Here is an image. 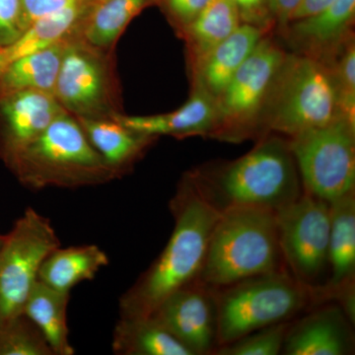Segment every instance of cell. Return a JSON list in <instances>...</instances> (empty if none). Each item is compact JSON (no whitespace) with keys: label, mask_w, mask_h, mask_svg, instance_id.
<instances>
[{"label":"cell","mask_w":355,"mask_h":355,"mask_svg":"<svg viewBox=\"0 0 355 355\" xmlns=\"http://www.w3.org/2000/svg\"><path fill=\"white\" fill-rule=\"evenodd\" d=\"M174 230L160 256L121 296L120 318L150 316L173 292L198 279L220 209L193 179L184 180L170 203Z\"/></svg>","instance_id":"1"},{"label":"cell","mask_w":355,"mask_h":355,"mask_svg":"<svg viewBox=\"0 0 355 355\" xmlns=\"http://www.w3.org/2000/svg\"><path fill=\"white\" fill-rule=\"evenodd\" d=\"M282 258L275 211L243 205L225 207L212 230L198 280L220 288L277 272Z\"/></svg>","instance_id":"2"},{"label":"cell","mask_w":355,"mask_h":355,"mask_svg":"<svg viewBox=\"0 0 355 355\" xmlns=\"http://www.w3.org/2000/svg\"><path fill=\"white\" fill-rule=\"evenodd\" d=\"M8 167L21 184L32 190L97 186L116 178L89 141L78 120L67 111Z\"/></svg>","instance_id":"3"},{"label":"cell","mask_w":355,"mask_h":355,"mask_svg":"<svg viewBox=\"0 0 355 355\" xmlns=\"http://www.w3.org/2000/svg\"><path fill=\"white\" fill-rule=\"evenodd\" d=\"M196 184L220 210L243 205L277 212L302 195L291 148L279 139L263 140L246 155L222 168L209 186Z\"/></svg>","instance_id":"4"},{"label":"cell","mask_w":355,"mask_h":355,"mask_svg":"<svg viewBox=\"0 0 355 355\" xmlns=\"http://www.w3.org/2000/svg\"><path fill=\"white\" fill-rule=\"evenodd\" d=\"M219 347L287 322L304 309L309 288L282 270L265 273L216 288Z\"/></svg>","instance_id":"5"},{"label":"cell","mask_w":355,"mask_h":355,"mask_svg":"<svg viewBox=\"0 0 355 355\" xmlns=\"http://www.w3.org/2000/svg\"><path fill=\"white\" fill-rule=\"evenodd\" d=\"M268 100V127L291 137L340 118L333 70L312 57H286Z\"/></svg>","instance_id":"6"},{"label":"cell","mask_w":355,"mask_h":355,"mask_svg":"<svg viewBox=\"0 0 355 355\" xmlns=\"http://www.w3.org/2000/svg\"><path fill=\"white\" fill-rule=\"evenodd\" d=\"M354 130L340 118L291 137L289 148L306 193L329 203L354 193Z\"/></svg>","instance_id":"7"},{"label":"cell","mask_w":355,"mask_h":355,"mask_svg":"<svg viewBox=\"0 0 355 355\" xmlns=\"http://www.w3.org/2000/svg\"><path fill=\"white\" fill-rule=\"evenodd\" d=\"M58 247L50 219L26 209L0 246V324L22 314L42 263Z\"/></svg>","instance_id":"8"},{"label":"cell","mask_w":355,"mask_h":355,"mask_svg":"<svg viewBox=\"0 0 355 355\" xmlns=\"http://www.w3.org/2000/svg\"><path fill=\"white\" fill-rule=\"evenodd\" d=\"M275 214L282 259L294 279L311 288L329 263L330 203L306 193Z\"/></svg>","instance_id":"9"},{"label":"cell","mask_w":355,"mask_h":355,"mask_svg":"<svg viewBox=\"0 0 355 355\" xmlns=\"http://www.w3.org/2000/svg\"><path fill=\"white\" fill-rule=\"evenodd\" d=\"M78 33L67 42L53 95L76 118H109L116 112L111 64Z\"/></svg>","instance_id":"10"},{"label":"cell","mask_w":355,"mask_h":355,"mask_svg":"<svg viewBox=\"0 0 355 355\" xmlns=\"http://www.w3.org/2000/svg\"><path fill=\"white\" fill-rule=\"evenodd\" d=\"M286 55L270 40L261 39L217 98L219 135L234 139L258 118L270 97Z\"/></svg>","instance_id":"11"},{"label":"cell","mask_w":355,"mask_h":355,"mask_svg":"<svg viewBox=\"0 0 355 355\" xmlns=\"http://www.w3.org/2000/svg\"><path fill=\"white\" fill-rule=\"evenodd\" d=\"M150 316L191 355L211 354L219 347L216 288L198 279L170 294Z\"/></svg>","instance_id":"12"},{"label":"cell","mask_w":355,"mask_h":355,"mask_svg":"<svg viewBox=\"0 0 355 355\" xmlns=\"http://www.w3.org/2000/svg\"><path fill=\"white\" fill-rule=\"evenodd\" d=\"M64 112L51 93L26 90L0 96V157L6 164Z\"/></svg>","instance_id":"13"},{"label":"cell","mask_w":355,"mask_h":355,"mask_svg":"<svg viewBox=\"0 0 355 355\" xmlns=\"http://www.w3.org/2000/svg\"><path fill=\"white\" fill-rule=\"evenodd\" d=\"M111 118L144 137H191L217 133L219 110L217 99L198 83L190 99L171 113L153 116H128L116 112Z\"/></svg>","instance_id":"14"},{"label":"cell","mask_w":355,"mask_h":355,"mask_svg":"<svg viewBox=\"0 0 355 355\" xmlns=\"http://www.w3.org/2000/svg\"><path fill=\"white\" fill-rule=\"evenodd\" d=\"M352 322L340 306H326L289 326L282 354L347 355L354 350Z\"/></svg>","instance_id":"15"},{"label":"cell","mask_w":355,"mask_h":355,"mask_svg":"<svg viewBox=\"0 0 355 355\" xmlns=\"http://www.w3.org/2000/svg\"><path fill=\"white\" fill-rule=\"evenodd\" d=\"M91 7L86 0H74L62 10L34 21L12 44L0 49V70L17 58L77 34Z\"/></svg>","instance_id":"16"},{"label":"cell","mask_w":355,"mask_h":355,"mask_svg":"<svg viewBox=\"0 0 355 355\" xmlns=\"http://www.w3.org/2000/svg\"><path fill=\"white\" fill-rule=\"evenodd\" d=\"M263 33L261 28L241 23L196 69L198 83L217 99L260 43Z\"/></svg>","instance_id":"17"},{"label":"cell","mask_w":355,"mask_h":355,"mask_svg":"<svg viewBox=\"0 0 355 355\" xmlns=\"http://www.w3.org/2000/svg\"><path fill=\"white\" fill-rule=\"evenodd\" d=\"M86 137L116 177L137 161L153 137L128 130L113 118H76Z\"/></svg>","instance_id":"18"},{"label":"cell","mask_w":355,"mask_h":355,"mask_svg":"<svg viewBox=\"0 0 355 355\" xmlns=\"http://www.w3.org/2000/svg\"><path fill=\"white\" fill-rule=\"evenodd\" d=\"M331 230L329 265L331 277L323 289L333 296L345 284L354 282L355 272V197L350 193L330 202Z\"/></svg>","instance_id":"19"},{"label":"cell","mask_w":355,"mask_h":355,"mask_svg":"<svg viewBox=\"0 0 355 355\" xmlns=\"http://www.w3.org/2000/svg\"><path fill=\"white\" fill-rule=\"evenodd\" d=\"M70 292L58 291L38 279L33 286L23 314L38 327L53 355H73L67 326Z\"/></svg>","instance_id":"20"},{"label":"cell","mask_w":355,"mask_h":355,"mask_svg":"<svg viewBox=\"0 0 355 355\" xmlns=\"http://www.w3.org/2000/svg\"><path fill=\"white\" fill-rule=\"evenodd\" d=\"M70 38L17 58L4 67L0 70V96L26 90L53 94L62 55Z\"/></svg>","instance_id":"21"},{"label":"cell","mask_w":355,"mask_h":355,"mask_svg":"<svg viewBox=\"0 0 355 355\" xmlns=\"http://www.w3.org/2000/svg\"><path fill=\"white\" fill-rule=\"evenodd\" d=\"M108 265V254L97 245L58 247L42 263L38 279L58 291L70 292L80 282L94 279Z\"/></svg>","instance_id":"22"},{"label":"cell","mask_w":355,"mask_h":355,"mask_svg":"<svg viewBox=\"0 0 355 355\" xmlns=\"http://www.w3.org/2000/svg\"><path fill=\"white\" fill-rule=\"evenodd\" d=\"M112 349L119 355H191L155 318H120Z\"/></svg>","instance_id":"23"},{"label":"cell","mask_w":355,"mask_h":355,"mask_svg":"<svg viewBox=\"0 0 355 355\" xmlns=\"http://www.w3.org/2000/svg\"><path fill=\"white\" fill-rule=\"evenodd\" d=\"M157 0H104L91 7L79 29V37L107 53L113 48L133 18Z\"/></svg>","instance_id":"24"},{"label":"cell","mask_w":355,"mask_h":355,"mask_svg":"<svg viewBox=\"0 0 355 355\" xmlns=\"http://www.w3.org/2000/svg\"><path fill=\"white\" fill-rule=\"evenodd\" d=\"M241 23L237 8L230 0H210L193 22L184 29L195 69Z\"/></svg>","instance_id":"25"},{"label":"cell","mask_w":355,"mask_h":355,"mask_svg":"<svg viewBox=\"0 0 355 355\" xmlns=\"http://www.w3.org/2000/svg\"><path fill=\"white\" fill-rule=\"evenodd\" d=\"M354 15L355 0H334L314 15L291 22V35L299 43L324 48L342 38Z\"/></svg>","instance_id":"26"},{"label":"cell","mask_w":355,"mask_h":355,"mask_svg":"<svg viewBox=\"0 0 355 355\" xmlns=\"http://www.w3.org/2000/svg\"><path fill=\"white\" fill-rule=\"evenodd\" d=\"M0 355H53L43 334L25 314L0 324Z\"/></svg>","instance_id":"27"},{"label":"cell","mask_w":355,"mask_h":355,"mask_svg":"<svg viewBox=\"0 0 355 355\" xmlns=\"http://www.w3.org/2000/svg\"><path fill=\"white\" fill-rule=\"evenodd\" d=\"M287 322L270 324L252 331L234 342L217 347L218 355H277L282 354L287 331Z\"/></svg>","instance_id":"28"},{"label":"cell","mask_w":355,"mask_h":355,"mask_svg":"<svg viewBox=\"0 0 355 355\" xmlns=\"http://www.w3.org/2000/svg\"><path fill=\"white\" fill-rule=\"evenodd\" d=\"M340 118L355 128V48L354 43L345 46V53L333 70Z\"/></svg>","instance_id":"29"},{"label":"cell","mask_w":355,"mask_h":355,"mask_svg":"<svg viewBox=\"0 0 355 355\" xmlns=\"http://www.w3.org/2000/svg\"><path fill=\"white\" fill-rule=\"evenodd\" d=\"M23 31L21 0H0V49L12 44Z\"/></svg>","instance_id":"30"},{"label":"cell","mask_w":355,"mask_h":355,"mask_svg":"<svg viewBox=\"0 0 355 355\" xmlns=\"http://www.w3.org/2000/svg\"><path fill=\"white\" fill-rule=\"evenodd\" d=\"M210 0H157L158 6L178 26L184 29L207 6Z\"/></svg>","instance_id":"31"},{"label":"cell","mask_w":355,"mask_h":355,"mask_svg":"<svg viewBox=\"0 0 355 355\" xmlns=\"http://www.w3.org/2000/svg\"><path fill=\"white\" fill-rule=\"evenodd\" d=\"M237 8L240 19L245 24L256 26L263 30L273 20L268 0H230Z\"/></svg>","instance_id":"32"},{"label":"cell","mask_w":355,"mask_h":355,"mask_svg":"<svg viewBox=\"0 0 355 355\" xmlns=\"http://www.w3.org/2000/svg\"><path fill=\"white\" fill-rule=\"evenodd\" d=\"M73 1L74 0H21L24 30L34 21L58 12Z\"/></svg>","instance_id":"33"},{"label":"cell","mask_w":355,"mask_h":355,"mask_svg":"<svg viewBox=\"0 0 355 355\" xmlns=\"http://www.w3.org/2000/svg\"><path fill=\"white\" fill-rule=\"evenodd\" d=\"M300 2L301 0H268L273 20L277 21L280 29H286L291 25L292 16Z\"/></svg>","instance_id":"34"},{"label":"cell","mask_w":355,"mask_h":355,"mask_svg":"<svg viewBox=\"0 0 355 355\" xmlns=\"http://www.w3.org/2000/svg\"><path fill=\"white\" fill-rule=\"evenodd\" d=\"M334 0H301L300 4L292 16L291 22L314 15L319 11L323 10L324 7L328 6Z\"/></svg>","instance_id":"35"},{"label":"cell","mask_w":355,"mask_h":355,"mask_svg":"<svg viewBox=\"0 0 355 355\" xmlns=\"http://www.w3.org/2000/svg\"><path fill=\"white\" fill-rule=\"evenodd\" d=\"M91 6H94L96 4L101 3L104 0H86Z\"/></svg>","instance_id":"36"},{"label":"cell","mask_w":355,"mask_h":355,"mask_svg":"<svg viewBox=\"0 0 355 355\" xmlns=\"http://www.w3.org/2000/svg\"><path fill=\"white\" fill-rule=\"evenodd\" d=\"M4 237H6V235H0V246H1L2 242H3Z\"/></svg>","instance_id":"37"}]
</instances>
